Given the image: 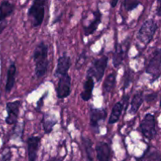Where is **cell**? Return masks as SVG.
Masks as SVG:
<instances>
[{"instance_id": "cell-9", "label": "cell", "mask_w": 161, "mask_h": 161, "mask_svg": "<svg viewBox=\"0 0 161 161\" xmlns=\"http://www.w3.org/2000/svg\"><path fill=\"white\" fill-rule=\"evenodd\" d=\"M21 105L20 101H14V102H8L6 104V116L5 122L8 125H14L17 123L19 113H20V107Z\"/></svg>"}, {"instance_id": "cell-13", "label": "cell", "mask_w": 161, "mask_h": 161, "mask_svg": "<svg viewBox=\"0 0 161 161\" xmlns=\"http://www.w3.org/2000/svg\"><path fill=\"white\" fill-rule=\"evenodd\" d=\"M97 161H110L112 150L109 145L105 142H99L95 147Z\"/></svg>"}, {"instance_id": "cell-2", "label": "cell", "mask_w": 161, "mask_h": 161, "mask_svg": "<svg viewBox=\"0 0 161 161\" xmlns=\"http://www.w3.org/2000/svg\"><path fill=\"white\" fill-rule=\"evenodd\" d=\"M158 28L157 21L154 19H148L146 20L137 33V39L140 42L145 46L149 45L151 41L153 39L155 33Z\"/></svg>"}, {"instance_id": "cell-19", "label": "cell", "mask_w": 161, "mask_h": 161, "mask_svg": "<svg viewBox=\"0 0 161 161\" xmlns=\"http://www.w3.org/2000/svg\"><path fill=\"white\" fill-rule=\"evenodd\" d=\"M125 57V49L123 47V44H116V49L113 53V66L116 69H119V66L122 64L123 61Z\"/></svg>"}, {"instance_id": "cell-5", "label": "cell", "mask_w": 161, "mask_h": 161, "mask_svg": "<svg viewBox=\"0 0 161 161\" xmlns=\"http://www.w3.org/2000/svg\"><path fill=\"white\" fill-rule=\"evenodd\" d=\"M108 58L106 55H103L102 58L95 59L86 72V75L95 78L96 81L100 82L105 74V69L108 65Z\"/></svg>"}, {"instance_id": "cell-29", "label": "cell", "mask_w": 161, "mask_h": 161, "mask_svg": "<svg viewBox=\"0 0 161 161\" xmlns=\"http://www.w3.org/2000/svg\"><path fill=\"white\" fill-rule=\"evenodd\" d=\"M6 25H7V22L6 20H0V34L3 31V30L6 28Z\"/></svg>"}, {"instance_id": "cell-15", "label": "cell", "mask_w": 161, "mask_h": 161, "mask_svg": "<svg viewBox=\"0 0 161 161\" xmlns=\"http://www.w3.org/2000/svg\"><path fill=\"white\" fill-rule=\"evenodd\" d=\"M94 80L92 76L86 75V79L83 84V90L82 91L80 97L84 102H88L91 99L93 94V90H94Z\"/></svg>"}, {"instance_id": "cell-27", "label": "cell", "mask_w": 161, "mask_h": 161, "mask_svg": "<svg viewBox=\"0 0 161 161\" xmlns=\"http://www.w3.org/2000/svg\"><path fill=\"white\" fill-rule=\"evenodd\" d=\"M11 158H12V153H11V151H8L1 156L0 161H9Z\"/></svg>"}, {"instance_id": "cell-25", "label": "cell", "mask_w": 161, "mask_h": 161, "mask_svg": "<svg viewBox=\"0 0 161 161\" xmlns=\"http://www.w3.org/2000/svg\"><path fill=\"white\" fill-rule=\"evenodd\" d=\"M133 75L134 72H132L131 69H128V70L126 71L124 74V86H123V89L124 91H125L130 84L131 83L132 80H133Z\"/></svg>"}, {"instance_id": "cell-28", "label": "cell", "mask_w": 161, "mask_h": 161, "mask_svg": "<svg viewBox=\"0 0 161 161\" xmlns=\"http://www.w3.org/2000/svg\"><path fill=\"white\" fill-rule=\"evenodd\" d=\"M157 97V93H153V94H149L148 95H146L144 97V99H146V101L147 102H151L153 101L156 100Z\"/></svg>"}, {"instance_id": "cell-1", "label": "cell", "mask_w": 161, "mask_h": 161, "mask_svg": "<svg viewBox=\"0 0 161 161\" xmlns=\"http://www.w3.org/2000/svg\"><path fill=\"white\" fill-rule=\"evenodd\" d=\"M35 62V75L38 79L44 76L48 69V47L44 42H40L33 52Z\"/></svg>"}, {"instance_id": "cell-21", "label": "cell", "mask_w": 161, "mask_h": 161, "mask_svg": "<svg viewBox=\"0 0 161 161\" xmlns=\"http://www.w3.org/2000/svg\"><path fill=\"white\" fill-rule=\"evenodd\" d=\"M116 75L115 72H112V73L108 74L107 77L105 78V81L103 83V93L105 94H108L111 92L114 88L115 85H116Z\"/></svg>"}, {"instance_id": "cell-22", "label": "cell", "mask_w": 161, "mask_h": 161, "mask_svg": "<svg viewBox=\"0 0 161 161\" xmlns=\"http://www.w3.org/2000/svg\"><path fill=\"white\" fill-rule=\"evenodd\" d=\"M138 161H160V154L157 149H152L148 148L141 158L137 159Z\"/></svg>"}, {"instance_id": "cell-4", "label": "cell", "mask_w": 161, "mask_h": 161, "mask_svg": "<svg viewBox=\"0 0 161 161\" xmlns=\"http://www.w3.org/2000/svg\"><path fill=\"white\" fill-rule=\"evenodd\" d=\"M140 131L145 138L153 140L157 135V120L154 115L147 113L140 124Z\"/></svg>"}, {"instance_id": "cell-20", "label": "cell", "mask_w": 161, "mask_h": 161, "mask_svg": "<svg viewBox=\"0 0 161 161\" xmlns=\"http://www.w3.org/2000/svg\"><path fill=\"white\" fill-rule=\"evenodd\" d=\"M15 5L8 0H3L0 3V20H5L14 13Z\"/></svg>"}, {"instance_id": "cell-26", "label": "cell", "mask_w": 161, "mask_h": 161, "mask_svg": "<svg viewBox=\"0 0 161 161\" xmlns=\"http://www.w3.org/2000/svg\"><path fill=\"white\" fill-rule=\"evenodd\" d=\"M86 58H87V56H86V51H83L80 54H79L78 58H77L75 65V69H76L77 70L81 69V68L84 65V64L86 61Z\"/></svg>"}, {"instance_id": "cell-8", "label": "cell", "mask_w": 161, "mask_h": 161, "mask_svg": "<svg viewBox=\"0 0 161 161\" xmlns=\"http://www.w3.org/2000/svg\"><path fill=\"white\" fill-rule=\"evenodd\" d=\"M57 96L59 99L66 98L71 93V77L69 74H65L59 77L58 86L56 88Z\"/></svg>"}, {"instance_id": "cell-7", "label": "cell", "mask_w": 161, "mask_h": 161, "mask_svg": "<svg viewBox=\"0 0 161 161\" xmlns=\"http://www.w3.org/2000/svg\"><path fill=\"white\" fill-rule=\"evenodd\" d=\"M107 117V110L105 108H91L90 111V125L94 133H99L100 122L105 120Z\"/></svg>"}, {"instance_id": "cell-12", "label": "cell", "mask_w": 161, "mask_h": 161, "mask_svg": "<svg viewBox=\"0 0 161 161\" xmlns=\"http://www.w3.org/2000/svg\"><path fill=\"white\" fill-rule=\"evenodd\" d=\"M40 142L41 137L39 136H31L28 138L27 146H28V161H36Z\"/></svg>"}, {"instance_id": "cell-6", "label": "cell", "mask_w": 161, "mask_h": 161, "mask_svg": "<svg viewBox=\"0 0 161 161\" xmlns=\"http://www.w3.org/2000/svg\"><path fill=\"white\" fill-rule=\"evenodd\" d=\"M161 68V53L160 49H157L154 51L153 57L149 60V64L146 68V73L149 74L152 76L151 83L158 80L160 76Z\"/></svg>"}, {"instance_id": "cell-18", "label": "cell", "mask_w": 161, "mask_h": 161, "mask_svg": "<svg viewBox=\"0 0 161 161\" xmlns=\"http://www.w3.org/2000/svg\"><path fill=\"white\" fill-rule=\"evenodd\" d=\"M144 102V94L142 91H138L134 95L132 98L131 102H130V114L135 115L138 113V109L140 108L141 105H142Z\"/></svg>"}, {"instance_id": "cell-17", "label": "cell", "mask_w": 161, "mask_h": 161, "mask_svg": "<svg viewBox=\"0 0 161 161\" xmlns=\"http://www.w3.org/2000/svg\"><path fill=\"white\" fill-rule=\"evenodd\" d=\"M57 124V119L50 113H44L42 119V125L45 134H50Z\"/></svg>"}, {"instance_id": "cell-30", "label": "cell", "mask_w": 161, "mask_h": 161, "mask_svg": "<svg viewBox=\"0 0 161 161\" xmlns=\"http://www.w3.org/2000/svg\"><path fill=\"white\" fill-rule=\"evenodd\" d=\"M119 0H110V5H111V7L115 8L117 5Z\"/></svg>"}, {"instance_id": "cell-11", "label": "cell", "mask_w": 161, "mask_h": 161, "mask_svg": "<svg viewBox=\"0 0 161 161\" xmlns=\"http://www.w3.org/2000/svg\"><path fill=\"white\" fill-rule=\"evenodd\" d=\"M128 98V94H124V95L123 96L122 102H117V103L115 104L113 109H112L109 119H108V124H114L119 120V117H120L121 115H122L124 106L127 104Z\"/></svg>"}, {"instance_id": "cell-16", "label": "cell", "mask_w": 161, "mask_h": 161, "mask_svg": "<svg viewBox=\"0 0 161 161\" xmlns=\"http://www.w3.org/2000/svg\"><path fill=\"white\" fill-rule=\"evenodd\" d=\"M16 72H17V67L14 62H12L9 66V69L7 71V77H6V92L9 93L12 91L14 84H15V78Z\"/></svg>"}, {"instance_id": "cell-24", "label": "cell", "mask_w": 161, "mask_h": 161, "mask_svg": "<svg viewBox=\"0 0 161 161\" xmlns=\"http://www.w3.org/2000/svg\"><path fill=\"white\" fill-rule=\"evenodd\" d=\"M141 4L139 0H124L123 6L127 11H132Z\"/></svg>"}, {"instance_id": "cell-10", "label": "cell", "mask_w": 161, "mask_h": 161, "mask_svg": "<svg viewBox=\"0 0 161 161\" xmlns=\"http://www.w3.org/2000/svg\"><path fill=\"white\" fill-rule=\"evenodd\" d=\"M71 65H72L71 58L67 53H64L61 56H60L58 59L57 68L54 72L55 78H59L61 75L67 74Z\"/></svg>"}, {"instance_id": "cell-23", "label": "cell", "mask_w": 161, "mask_h": 161, "mask_svg": "<svg viewBox=\"0 0 161 161\" xmlns=\"http://www.w3.org/2000/svg\"><path fill=\"white\" fill-rule=\"evenodd\" d=\"M82 143L84 147L86 161H94L93 157V142L87 137L82 136Z\"/></svg>"}, {"instance_id": "cell-14", "label": "cell", "mask_w": 161, "mask_h": 161, "mask_svg": "<svg viewBox=\"0 0 161 161\" xmlns=\"http://www.w3.org/2000/svg\"><path fill=\"white\" fill-rule=\"evenodd\" d=\"M93 15H94V20L90 23L89 25L84 27V34L86 36L92 35L97 30V27L99 26L101 21H102V14L99 9H97L95 11H94Z\"/></svg>"}, {"instance_id": "cell-3", "label": "cell", "mask_w": 161, "mask_h": 161, "mask_svg": "<svg viewBox=\"0 0 161 161\" xmlns=\"http://www.w3.org/2000/svg\"><path fill=\"white\" fill-rule=\"evenodd\" d=\"M47 0H33L28 10V17L34 27H39L42 24L45 17V6Z\"/></svg>"}]
</instances>
